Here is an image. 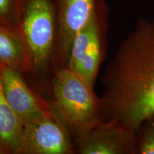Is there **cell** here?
<instances>
[{
    "label": "cell",
    "mask_w": 154,
    "mask_h": 154,
    "mask_svg": "<svg viewBox=\"0 0 154 154\" xmlns=\"http://www.w3.org/2000/svg\"><path fill=\"white\" fill-rule=\"evenodd\" d=\"M102 84V121L137 132L154 115V21H138L105 69Z\"/></svg>",
    "instance_id": "obj_1"
},
{
    "label": "cell",
    "mask_w": 154,
    "mask_h": 154,
    "mask_svg": "<svg viewBox=\"0 0 154 154\" xmlns=\"http://www.w3.org/2000/svg\"><path fill=\"white\" fill-rule=\"evenodd\" d=\"M54 73L51 104L76 142L102 121L101 97L68 67Z\"/></svg>",
    "instance_id": "obj_2"
},
{
    "label": "cell",
    "mask_w": 154,
    "mask_h": 154,
    "mask_svg": "<svg viewBox=\"0 0 154 154\" xmlns=\"http://www.w3.org/2000/svg\"><path fill=\"white\" fill-rule=\"evenodd\" d=\"M18 29L24 40L32 72L52 66L57 41V15L53 0H23Z\"/></svg>",
    "instance_id": "obj_3"
},
{
    "label": "cell",
    "mask_w": 154,
    "mask_h": 154,
    "mask_svg": "<svg viewBox=\"0 0 154 154\" xmlns=\"http://www.w3.org/2000/svg\"><path fill=\"white\" fill-rule=\"evenodd\" d=\"M107 7L105 0H96L91 17L74 39L67 66L94 88L107 49Z\"/></svg>",
    "instance_id": "obj_4"
},
{
    "label": "cell",
    "mask_w": 154,
    "mask_h": 154,
    "mask_svg": "<svg viewBox=\"0 0 154 154\" xmlns=\"http://www.w3.org/2000/svg\"><path fill=\"white\" fill-rule=\"evenodd\" d=\"M75 151L72 135L54 109L24 126L22 154H72Z\"/></svg>",
    "instance_id": "obj_5"
},
{
    "label": "cell",
    "mask_w": 154,
    "mask_h": 154,
    "mask_svg": "<svg viewBox=\"0 0 154 154\" xmlns=\"http://www.w3.org/2000/svg\"><path fill=\"white\" fill-rule=\"evenodd\" d=\"M57 41L51 69L66 67L73 39L91 17L96 0H54Z\"/></svg>",
    "instance_id": "obj_6"
},
{
    "label": "cell",
    "mask_w": 154,
    "mask_h": 154,
    "mask_svg": "<svg viewBox=\"0 0 154 154\" xmlns=\"http://www.w3.org/2000/svg\"><path fill=\"white\" fill-rule=\"evenodd\" d=\"M76 148L79 154H137V132L117 121H101Z\"/></svg>",
    "instance_id": "obj_7"
},
{
    "label": "cell",
    "mask_w": 154,
    "mask_h": 154,
    "mask_svg": "<svg viewBox=\"0 0 154 154\" xmlns=\"http://www.w3.org/2000/svg\"><path fill=\"white\" fill-rule=\"evenodd\" d=\"M0 79L6 99L23 126L53 109L51 102L35 93L17 71L0 63Z\"/></svg>",
    "instance_id": "obj_8"
},
{
    "label": "cell",
    "mask_w": 154,
    "mask_h": 154,
    "mask_svg": "<svg viewBox=\"0 0 154 154\" xmlns=\"http://www.w3.org/2000/svg\"><path fill=\"white\" fill-rule=\"evenodd\" d=\"M24 126L7 101L0 79V149L5 154H22Z\"/></svg>",
    "instance_id": "obj_9"
},
{
    "label": "cell",
    "mask_w": 154,
    "mask_h": 154,
    "mask_svg": "<svg viewBox=\"0 0 154 154\" xmlns=\"http://www.w3.org/2000/svg\"><path fill=\"white\" fill-rule=\"evenodd\" d=\"M0 63L22 74L32 72L29 58L19 29L0 26Z\"/></svg>",
    "instance_id": "obj_10"
},
{
    "label": "cell",
    "mask_w": 154,
    "mask_h": 154,
    "mask_svg": "<svg viewBox=\"0 0 154 154\" xmlns=\"http://www.w3.org/2000/svg\"><path fill=\"white\" fill-rule=\"evenodd\" d=\"M23 0H0V26L18 29Z\"/></svg>",
    "instance_id": "obj_11"
},
{
    "label": "cell",
    "mask_w": 154,
    "mask_h": 154,
    "mask_svg": "<svg viewBox=\"0 0 154 154\" xmlns=\"http://www.w3.org/2000/svg\"><path fill=\"white\" fill-rule=\"evenodd\" d=\"M137 154H154V115L145 119L137 131Z\"/></svg>",
    "instance_id": "obj_12"
},
{
    "label": "cell",
    "mask_w": 154,
    "mask_h": 154,
    "mask_svg": "<svg viewBox=\"0 0 154 154\" xmlns=\"http://www.w3.org/2000/svg\"><path fill=\"white\" fill-rule=\"evenodd\" d=\"M0 154H5V152H4L1 149H0Z\"/></svg>",
    "instance_id": "obj_13"
}]
</instances>
